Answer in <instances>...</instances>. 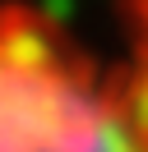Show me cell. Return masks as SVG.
Returning a JSON list of instances; mask_svg holds the SVG:
<instances>
[{"label":"cell","instance_id":"obj_1","mask_svg":"<svg viewBox=\"0 0 148 152\" xmlns=\"http://www.w3.org/2000/svg\"><path fill=\"white\" fill-rule=\"evenodd\" d=\"M0 152H148L116 60L42 0H0Z\"/></svg>","mask_w":148,"mask_h":152},{"label":"cell","instance_id":"obj_2","mask_svg":"<svg viewBox=\"0 0 148 152\" xmlns=\"http://www.w3.org/2000/svg\"><path fill=\"white\" fill-rule=\"evenodd\" d=\"M111 19H116V69L130 92L139 124L148 138V0H111Z\"/></svg>","mask_w":148,"mask_h":152}]
</instances>
